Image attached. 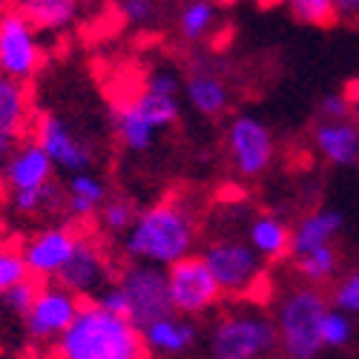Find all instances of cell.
Wrapping results in <instances>:
<instances>
[{"label": "cell", "instance_id": "obj_9", "mask_svg": "<svg viewBox=\"0 0 359 359\" xmlns=\"http://www.w3.org/2000/svg\"><path fill=\"white\" fill-rule=\"evenodd\" d=\"M127 296V319L138 327H147L161 316H170V293H167V271L153 264H130L115 279Z\"/></svg>", "mask_w": 359, "mask_h": 359}, {"label": "cell", "instance_id": "obj_25", "mask_svg": "<svg viewBox=\"0 0 359 359\" xmlns=\"http://www.w3.org/2000/svg\"><path fill=\"white\" fill-rule=\"evenodd\" d=\"M9 204L18 216H57L67 210V190L64 184L49 182L46 187H38V190L12 193Z\"/></svg>", "mask_w": 359, "mask_h": 359}, {"label": "cell", "instance_id": "obj_6", "mask_svg": "<svg viewBox=\"0 0 359 359\" xmlns=\"http://www.w3.org/2000/svg\"><path fill=\"white\" fill-rule=\"evenodd\" d=\"M201 262L216 279L222 296H245L264 279V259L238 236H216L201 248Z\"/></svg>", "mask_w": 359, "mask_h": 359}, {"label": "cell", "instance_id": "obj_8", "mask_svg": "<svg viewBox=\"0 0 359 359\" xmlns=\"http://www.w3.org/2000/svg\"><path fill=\"white\" fill-rule=\"evenodd\" d=\"M167 293L172 313L184 319L213 311L222 299V290L207 271V264L201 262V256H190L167 267Z\"/></svg>", "mask_w": 359, "mask_h": 359}, {"label": "cell", "instance_id": "obj_19", "mask_svg": "<svg viewBox=\"0 0 359 359\" xmlns=\"http://www.w3.org/2000/svg\"><path fill=\"white\" fill-rule=\"evenodd\" d=\"M32 124V95L29 86L0 75V138L20 141Z\"/></svg>", "mask_w": 359, "mask_h": 359}, {"label": "cell", "instance_id": "obj_11", "mask_svg": "<svg viewBox=\"0 0 359 359\" xmlns=\"http://www.w3.org/2000/svg\"><path fill=\"white\" fill-rule=\"evenodd\" d=\"M35 144L46 153V158L52 161L55 170H61L67 175L75 172H86L93 170L95 153L75 130L67 118L55 115V112H43L35 124Z\"/></svg>", "mask_w": 359, "mask_h": 359}, {"label": "cell", "instance_id": "obj_13", "mask_svg": "<svg viewBox=\"0 0 359 359\" xmlns=\"http://www.w3.org/2000/svg\"><path fill=\"white\" fill-rule=\"evenodd\" d=\"M78 233L69 227H43L41 233H35L32 238H26L20 256L26 262V271L32 279L46 282V279H57V273L67 267V262L72 259L75 248H78Z\"/></svg>", "mask_w": 359, "mask_h": 359}, {"label": "cell", "instance_id": "obj_33", "mask_svg": "<svg viewBox=\"0 0 359 359\" xmlns=\"http://www.w3.org/2000/svg\"><path fill=\"white\" fill-rule=\"evenodd\" d=\"M334 308L348 316H359V271L348 273L334 287Z\"/></svg>", "mask_w": 359, "mask_h": 359}, {"label": "cell", "instance_id": "obj_16", "mask_svg": "<svg viewBox=\"0 0 359 359\" xmlns=\"http://www.w3.org/2000/svg\"><path fill=\"white\" fill-rule=\"evenodd\" d=\"M198 331L193 319L184 316H161L156 322H149L147 327H141V342L147 348V353H161V356H178L196 345Z\"/></svg>", "mask_w": 359, "mask_h": 359}, {"label": "cell", "instance_id": "obj_24", "mask_svg": "<svg viewBox=\"0 0 359 359\" xmlns=\"http://www.w3.org/2000/svg\"><path fill=\"white\" fill-rule=\"evenodd\" d=\"M216 23H219V6L207 4V0L184 4L175 15V29L184 43H201L204 38H210Z\"/></svg>", "mask_w": 359, "mask_h": 359}, {"label": "cell", "instance_id": "obj_30", "mask_svg": "<svg viewBox=\"0 0 359 359\" xmlns=\"http://www.w3.org/2000/svg\"><path fill=\"white\" fill-rule=\"evenodd\" d=\"M23 279H29V271H26V262H23L20 250L0 248V296L6 290H12L15 285H20Z\"/></svg>", "mask_w": 359, "mask_h": 359}, {"label": "cell", "instance_id": "obj_28", "mask_svg": "<svg viewBox=\"0 0 359 359\" xmlns=\"http://www.w3.org/2000/svg\"><path fill=\"white\" fill-rule=\"evenodd\" d=\"M293 20L305 23V26H334L339 20V9L334 0H293V4H287Z\"/></svg>", "mask_w": 359, "mask_h": 359}, {"label": "cell", "instance_id": "obj_39", "mask_svg": "<svg viewBox=\"0 0 359 359\" xmlns=\"http://www.w3.org/2000/svg\"><path fill=\"white\" fill-rule=\"evenodd\" d=\"M353 118H356V121H353V124H356V127H359V112H353Z\"/></svg>", "mask_w": 359, "mask_h": 359}, {"label": "cell", "instance_id": "obj_5", "mask_svg": "<svg viewBox=\"0 0 359 359\" xmlns=\"http://www.w3.org/2000/svg\"><path fill=\"white\" fill-rule=\"evenodd\" d=\"M178 112H182V104L178 98H164L156 93H138L135 98L118 104L112 109V127L115 135L130 153L141 156L149 153L156 147L158 133H164L167 127H172L178 121Z\"/></svg>", "mask_w": 359, "mask_h": 359}, {"label": "cell", "instance_id": "obj_34", "mask_svg": "<svg viewBox=\"0 0 359 359\" xmlns=\"http://www.w3.org/2000/svg\"><path fill=\"white\" fill-rule=\"evenodd\" d=\"M319 115L322 121H348L351 115V101L345 93H327L319 101Z\"/></svg>", "mask_w": 359, "mask_h": 359}, {"label": "cell", "instance_id": "obj_17", "mask_svg": "<svg viewBox=\"0 0 359 359\" xmlns=\"http://www.w3.org/2000/svg\"><path fill=\"white\" fill-rule=\"evenodd\" d=\"M342 227H345V216L339 210H334V207H319V210H311L308 216H302L293 224L290 253L293 256H305V253H313L319 248H327Z\"/></svg>", "mask_w": 359, "mask_h": 359}, {"label": "cell", "instance_id": "obj_21", "mask_svg": "<svg viewBox=\"0 0 359 359\" xmlns=\"http://www.w3.org/2000/svg\"><path fill=\"white\" fill-rule=\"evenodd\" d=\"M290 236L293 227L276 216V213H259L248 222V238L245 242L264 259V262H279L290 253Z\"/></svg>", "mask_w": 359, "mask_h": 359}, {"label": "cell", "instance_id": "obj_15", "mask_svg": "<svg viewBox=\"0 0 359 359\" xmlns=\"http://www.w3.org/2000/svg\"><path fill=\"white\" fill-rule=\"evenodd\" d=\"M49 182H55V167L46 158V153L35 141H18L4 170V184L9 187V193L38 190Z\"/></svg>", "mask_w": 359, "mask_h": 359}, {"label": "cell", "instance_id": "obj_32", "mask_svg": "<svg viewBox=\"0 0 359 359\" xmlns=\"http://www.w3.org/2000/svg\"><path fill=\"white\" fill-rule=\"evenodd\" d=\"M38 290H41V282L29 276V279H23L20 285H15L12 290H6L4 296H0V302H4V308L12 311L15 316H26L29 308H32V302H35Z\"/></svg>", "mask_w": 359, "mask_h": 359}, {"label": "cell", "instance_id": "obj_38", "mask_svg": "<svg viewBox=\"0 0 359 359\" xmlns=\"http://www.w3.org/2000/svg\"><path fill=\"white\" fill-rule=\"evenodd\" d=\"M348 101H351V112H359V81H351L348 83Z\"/></svg>", "mask_w": 359, "mask_h": 359}, {"label": "cell", "instance_id": "obj_23", "mask_svg": "<svg viewBox=\"0 0 359 359\" xmlns=\"http://www.w3.org/2000/svg\"><path fill=\"white\" fill-rule=\"evenodd\" d=\"M18 9L32 23L35 32H61L75 23L81 6L75 0H23Z\"/></svg>", "mask_w": 359, "mask_h": 359}, {"label": "cell", "instance_id": "obj_36", "mask_svg": "<svg viewBox=\"0 0 359 359\" xmlns=\"http://www.w3.org/2000/svg\"><path fill=\"white\" fill-rule=\"evenodd\" d=\"M95 305L104 308V311H109V313H115V316H124V319H127V296H124L121 287H118V282H109V285L95 296Z\"/></svg>", "mask_w": 359, "mask_h": 359}, {"label": "cell", "instance_id": "obj_12", "mask_svg": "<svg viewBox=\"0 0 359 359\" xmlns=\"http://www.w3.org/2000/svg\"><path fill=\"white\" fill-rule=\"evenodd\" d=\"M78 311H81L78 296H72L61 285H41L32 308L23 316V327L35 342H52V339L57 342L69 331Z\"/></svg>", "mask_w": 359, "mask_h": 359}, {"label": "cell", "instance_id": "obj_3", "mask_svg": "<svg viewBox=\"0 0 359 359\" xmlns=\"http://www.w3.org/2000/svg\"><path fill=\"white\" fill-rule=\"evenodd\" d=\"M327 313V299L319 287L287 290L276 305V337L279 351L287 359H316L322 353V316Z\"/></svg>", "mask_w": 359, "mask_h": 359}, {"label": "cell", "instance_id": "obj_7", "mask_svg": "<svg viewBox=\"0 0 359 359\" xmlns=\"http://www.w3.org/2000/svg\"><path fill=\"white\" fill-rule=\"evenodd\" d=\"M43 67L38 32L18 6L0 9V75L26 83Z\"/></svg>", "mask_w": 359, "mask_h": 359}, {"label": "cell", "instance_id": "obj_27", "mask_svg": "<svg viewBox=\"0 0 359 359\" xmlns=\"http://www.w3.org/2000/svg\"><path fill=\"white\" fill-rule=\"evenodd\" d=\"M98 219H101V227H104L107 233L124 238L127 230L135 224L138 210H135V204H133L130 198H124V196H109V198L104 201V207H101Z\"/></svg>", "mask_w": 359, "mask_h": 359}, {"label": "cell", "instance_id": "obj_14", "mask_svg": "<svg viewBox=\"0 0 359 359\" xmlns=\"http://www.w3.org/2000/svg\"><path fill=\"white\" fill-rule=\"evenodd\" d=\"M57 285L64 290H69L72 296H98L107 285H109V267L107 259L101 256V250L78 238V248L72 253V259L67 262V267L57 273Z\"/></svg>", "mask_w": 359, "mask_h": 359}, {"label": "cell", "instance_id": "obj_35", "mask_svg": "<svg viewBox=\"0 0 359 359\" xmlns=\"http://www.w3.org/2000/svg\"><path fill=\"white\" fill-rule=\"evenodd\" d=\"M118 12H121L124 20L144 26V23H149L156 18L158 6L153 4V0H124V4H118Z\"/></svg>", "mask_w": 359, "mask_h": 359}, {"label": "cell", "instance_id": "obj_22", "mask_svg": "<svg viewBox=\"0 0 359 359\" xmlns=\"http://www.w3.org/2000/svg\"><path fill=\"white\" fill-rule=\"evenodd\" d=\"M67 216L75 219V222H89L93 216L101 213L104 201L109 198V190L104 184V178L93 170L86 172H75V175H67Z\"/></svg>", "mask_w": 359, "mask_h": 359}, {"label": "cell", "instance_id": "obj_2", "mask_svg": "<svg viewBox=\"0 0 359 359\" xmlns=\"http://www.w3.org/2000/svg\"><path fill=\"white\" fill-rule=\"evenodd\" d=\"M57 359H147L141 331L95 302L81 305L69 331L55 342Z\"/></svg>", "mask_w": 359, "mask_h": 359}, {"label": "cell", "instance_id": "obj_4", "mask_svg": "<svg viewBox=\"0 0 359 359\" xmlns=\"http://www.w3.org/2000/svg\"><path fill=\"white\" fill-rule=\"evenodd\" d=\"M279 348L276 325L256 308L224 311L210 327L213 359H264Z\"/></svg>", "mask_w": 359, "mask_h": 359}, {"label": "cell", "instance_id": "obj_26", "mask_svg": "<svg viewBox=\"0 0 359 359\" xmlns=\"http://www.w3.org/2000/svg\"><path fill=\"white\" fill-rule=\"evenodd\" d=\"M296 273L308 282V287H322L339 273V253L327 245L313 253L296 256Z\"/></svg>", "mask_w": 359, "mask_h": 359}, {"label": "cell", "instance_id": "obj_20", "mask_svg": "<svg viewBox=\"0 0 359 359\" xmlns=\"http://www.w3.org/2000/svg\"><path fill=\"white\" fill-rule=\"evenodd\" d=\"M184 95H187L190 107L204 118L224 115L230 107L227 81L213 69H193L184 78Z\"/></svg>", "mask_w": 359, "mask_h": 359}, {"label": "cell", "instance_id": "obj_29", "mask_svg": "<svg viewBox=\"0 0 359 359\" xmlns=\"http://www.w3.org/2000/svg\"><path fill=\"white\" fill-rule=\"evenodd\" d=\"M319 337H322V348H345L353 337V319L337 308H327V313L322 316Z\"/></svg>", "mask_w": 359, "mask_h": 359}, {"label": "cell", "instance_id": "obj_31", "mask_svg": "<svg viewBox=\"0 0 359 359\" xmlns=\"http://www.w3.org/2000/svg\"><path fill=\"white\" fill-rule=\"evenodd\" d=\"M144 89L147 93L164 95V98H178V93L184 89V78L178 75V69H172V67H156L153 72L147 75Z\"/></svg>", "mask_w": 359, "mask_h": 359}, {"label": "cell", "instance_id": "obj_1", "mask_svg": "<svg viewBox=\"0 0 359 359\" xmlns=\"http://www.w3.org/2000/svg\"><path fill=\"white\" fill-rule=\"evenodd\" d=\"M198 242V219L182 198H167L138 210L135 224L124 236V253L135 264L167 267L193 256Z\"/></svg>", "mask_w": 359, "mask_h": 359}, {"label": "cell", "instance_id": "obj_18", "mask_svg": "<svg viewBox=\"0 0 359 359\" xmlns=\"http://www.w3.org/2000/svg\"><path fill=\"white\" fill-rule=\"evenodd\" d=\"M313 144L327 164L334 167L359 164V127L351 121H319L313 127Z\"/></svg>", "mask_w": 359, "mask_h": 359}, {"label": "cell", "instance_id": "obj_40", "mask_svg": "<svg viewBox=\"0 0 359 359\" xmlns=\"http://www.w3.org/2000/svg\"><path fill=\"white\" fill-rule=\"evenodd\" d=\"M0 359H9V356H6V353H4V351H0Z\"/></svg>", "mask_w": 359, "mask_h": 359}, {"label": "cell", "instance_id": "obj_10", "mask_svg": "<svg viewBox=\"0 0 359 359\" xmlns=\"http://www.w3.org/2000/svg\"><path fill=\"white\" fill-rule=\"evenodd\" d=\"M227 156L242 178H259L273 164V133L256 115H236L227 127Z\"/></svg>", "mask_w": 359, "mask_h": 359}, {"label": "cell", "instance_id": "obj_37", "mask_svg": "<svg viewBox=\"0 0 359 359\" xmlns=\"http://www.w3.org/2000/svg\"><path fill=\"white\" fill-rule=\"evenodd\" d=\"M18 141H9V138H0V184H4V170H6V158L15 149Z\"/></svg>", "mask_w": 359, "mask_h": 359}]
</instances>
